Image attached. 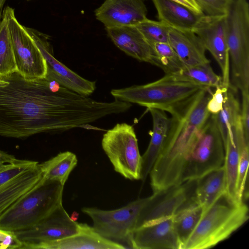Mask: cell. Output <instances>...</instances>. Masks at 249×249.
<instances>
[{
	"label": "cell",
	"instance_id": "6da1fadb",
	"mask_svg": "<svg viewBox=\"0 0 249 249\" xmlns=\"http://www.w3.org/2000/svg\"><path fill=\"white\" fill-rule=\"evenodd\" d=\"M0 86V135L24 139L79 127L121 111V105L98 101L47 77L29 80L18 72Z\"/></svg>",
	"mask_w": 249,
	"mask_h": 249
},
{
	"label": "cell",
	"instance_id": "7a4b0ae2",
	"mask_svg": "<svg viewBox=\"0 0 249 249\" xmlns=\"http://www.w3.org/2000/svg\"><path fill=\"white\" fill-rule=\"evenodd\" d=\"M211 89H202L171 115L164 144L149 173L153 192L181 183L201 130L211 114L207 108Z\"/></svg>",
	"mask_w": 249,
	"mask_h": 249
},
{
	"label": "cell",
	"instance_id": "3957f363",
	"mask_svg": "<svg viewBox=\"0 0 249 249\" xmlns=\"http://www.w3.org/2000/svg\"><path fill=\"white\" fill-rule=\"evenodd\" d=\"M206 88L209 87L184 80L174 74H165L154 82L113 89L110 93L116 100L172 115Z\"/></svg>",
	"mask_w": 249,
	"mask_h": 249
},
{
	"label": "cell",
	"instance_id": "277c9868",
	"mask_svg": "<svg viewBox=\"0 0 249 249\" xmlns=\"http://www.w3.org/2000/svg\"><path fill=\"white\" fill-rule=\"evenodd\" d=\"M249 208L222 195L205 211L182 249H205L230 237L248 220Z\"/></svg>",
	"mask_w": 249,
	"mask_h": 249
},
{
	"label": "cell",
	"instance_id": "5b68a950",
	"mask_svg": "<svg viewBox=\"0 0 249 249\" xmlns=\"http://www.w3.org/2000/svg\"><path fill=\"white\" fill-rule=\"evenodd\" d=\"M64 187L43 177L0 215V230L21 231L37 224L62 204Z\"/></svg>",
	"mask_w": 249,
	"mask_h": 249
},
{
	"label": "cell",
	"instance_id": "8992f818",
	"mask_svg": "<svg viewBox=\"0 0 249 249\" xmlns=\"http://www.w3.org/2000/svg\"><path fill=\"white\" fill-rule=\"evenodd\" d=\"M231 67L230 86L249 91V4L247 0H228L225 15Z\"/></svg>",
	"mask_w": 249,
	"mask_h": 249
},
{
	"label": "cell",
	"instance_id": "52a82bcc",
	"mask_svg": "<svg viewBox=\"0 0 249 249\" xmlns=\"http://www.w3.org/2000/svg\"><path fill=\"white\" fill-rule=\"evenodd\" d=\"M149 196L138 198L120 208L104 210L84 207L83 213L93 221L94 230L103 237L132 249V238L140 212Z\"/></svg>",
	"mask_w": 249,
	"mask_h": 249
},
{
	"label": "cell",
	"instance_id": "ba28073f",
	"mask_svg": "<svg viewBox=\"0 0 249 249\" xmlns=\"http://www.w3.org/2000/svg\"><path fill=\"white\" fill-rule=\"evenodd\" d=\"M101 144L116 172L130 180L141 179L142 156L132 125L116 124L104 134Z\"/></svg>",
	"mask_w": 249,
	"mask_h": 249
},
{
	"label": "cell",
	"instance_id": "9c48e42d",
	"mask_svg": "<svg viewBox=\"0 0 249 249\" xmlns=\"http://www.w3.org/2000/svg\"><path fill=\"white\" fill-rule=\"evenodd\" d=\"M3 12L11 37L18 72L29 80L46 78V61L25 27L17 19L14 9L6 6Z\"/></svg>",
	"mask_w": 249,
	"mask_h": 249
},
{
	"label": "cell",
	"instance_id": "30bf717a",
	"mask_svg": "<svg viewBox=\"0 0 249 249\" xmlns=\"http://www.w3.org/2000/svg\"><path fill=\"white\" fill-rule=\"evenodd\" d=\"M43 178L39 163L17 160L0 168V215Z\"/></svg>",
	"mask_w": 249,
	"mask_h": 249
},
{
	"label": "cell",
	"instance_id": "8fae6325",
	"mask_svg": "<svg viewBox=\"0 0 249 249\" xmlns=\"http://www.w3.org/2000/svg\"><path fill=\"white\" fill-rule=\"evenodd\" d=\"M196 180H188L153 192L140 212L136 229L145 224L174 215L195 197Z\"/></svg>",
	"mask_w": 249,
	"mask_h": 249
},
{
	"label": "cell",
	"instance_id": "7c38bea8",
	"mask_svg": "<svg viewBox=\"0 0 249 249\" xmlns=\"http://www.w3.org/2000/svg\"><path fill=\"white\" fill-rule=\"evenodd\" d=\"M79 229L80 224L69 216L61 204L33 227L14 232L22 243L20 249H26L32 245L67 238Z\"/></svg>",
	"mask_w": 249,
	"mask_h": 249
},
{
	"label": "cell",
	"instance_id": "4fadbf2b",
	"mask_svg": "<svg viewBox=\"0 0 249 249\" xmlns=\"http://www.w3.org/2000/svg\"><path fill=\"white\" fill-rule=\"evenodd\" d=\"M193 31L218 64L222 72L221 85L229 89L230 63L225 16L214 17L203 15Z\"/></svg>",
	"mask_w": 249,
	"mask_h": 249
},
{
	"label": "cell",
	"instance_id": "5bb4252c",
	"mask_svg": "<svg viewBox=\"0 0 249 249\" xmlns=\"http://www.w3.org/2000/svg\"><path fill=\"white\" fill-rule=\"evenodd\" d=\"M25 28L46 61L48 70L46 77L84 96H88L94 92L96 88L95 81L83 78L54 57L47 36L35 29Z\"/></svg>",
	"mask_w": 249,
	"mask_h": 249
},
{
	"label": "cell",
	"instance_id": "9a60e30c",
	"mask_svg": "<svg viewBox=\"0 0 249 249\" xmlns=\"http://www.w3.org/2000/svg\"><path fill=\"white\" fill-rule=\"evenodd\" d=\"M144 0H105L95 11L106 28L136 26L147 18Z\"/></svg>",
	"mask_w": 249,
	"mask_h": 249
},
{
	"label": "cell",
	"instance_id": "2e32d148",
	"mask_svg": "<svg viewBox=\"0 0 249 249\" xmlns=\"http://www.w3.org/2000/svg\"><path fill=\"white\" fill-rule=\"evenodd\" d=\"M174 216L164 217L136 229L132 234V249H180Z\"/></svg>",
	"mask_w": 249,
	"mask_h": 249
},
{
	"label": "cell",
	"instance_id": "e0dca14e",
	"mask_svg": "<svg viewBox=\"0 0 249 249\" xmlns=\"http://www.w3.org/2000/svg\"><path fill=\"white\" fill-rule=\"evenodd\" d=\"M106 31L114 44L126 54L140 61L156 65L151 45L136 26L106 28Z\"/></svg>",
	"mask_w": 249,
	"mask_h": 249
},
{
	"label": "cell",
	"instance_id": "ac0fdd59",
	"mask_svg": "<svg viewBox=\"0 0 249 249\" xmlns=\"http://www.w3.org/2000/svg\"><path fill=\"white\" fill-rule=\"evenodd\" d=\"M124 249L122 245L106 239L92 227L80 223L79 231L57 241L32 245L26 249Z\"/></svg>",
	"mask_w": 249,
	"mask_h": 249
},
{
	"label": "cell",
	"instance_id": "d6986e66",
	"mask_svg": "<svg viewBox=\"0 0 249 249\" xmlns=\"http://www.w3.org/2000/svg\"><path fill=\"white\" fill-rule=\"evenodd\" d=\"M249 145L245 138L241 121L228 130L224 143V167L226 178V194L232 200L239 202L236 196V179L240 153L245 145Z\"/></svg>",
	"mask_w": 249,
	"mask_h": 249
},
{
	"label": "cell",
	"instance_id": "ffe728a7",
	"mask_svg": "<svg viewBox=\"0 0 249 249\" xmlns=\"http://www.w3.org/2000/svg\"><path fill=\"white\" fill-rule=\"evenodd\" d=\"M152 118L153 129L151 139L144 153L142 156L141 179L144 181L160 155L166 139L171 119L166 112L148 108Z\"/></svg>",
	"mask_w": 249,
	"mask_h": 249
},
{
	"label": "cell",
	"instance_id": "44dd1931",
	"mask_svg": "<svg viewBox=\"0 0 249 249\" xmlns=\"http://www.w3.org/2000/svg\"><path fill=\"white\" fill-rule=\"evenodd\" d=\"M169 43L185 67L210 63L202 42L193 31L171 28Z\"/></svg>",
	"mask_w": 249,
	"mask_h": 249
},
{
	"label": "cell",
	"instance_id": "7402d4cb",
	"mask_svg": "<svg viewBox=\"0 0 249 249\" xmlns=\"http://www.w3.org/2000/svg\"><path fill=\"white\" fill-rule=\"evenodd\" d=\"M159 21L169 27L193 31L203 14H198L171 0H152Z\"/></svg>",
	"mask_w": 249,
	"mask_h": 249
},
{
	"label": "cell",
	"instance_id": "603a6c76",
	"mask_svg": "<svg viewBox=\"0 0 249 249\" xmlns=\"http://www.w3.org/2000/svg\"><path fill=\"white\" fill-rule=\"evenodd\" d=\"M224 165L204 175L196 180L195 198L204 212L226 192Z\"/></svg>",
	"mask_w": 249,
	"mask_h": 249
},
{
	"label": "cell",
	"instance_id": "cb8c5ba5",
	"mask_svg": "<svg viewBox=\"0 0 249 249\" xmlns=\"http://www.w3.org/2000/svg\"><path fill=\"white\" fill-rule=\"evenodd\" d=\"M203 212V208L195 200H192L185 204L175 214L174 225L180 249H182Z\"/></svg>",
	"mask_w": 249,
	"mask_h": 249
},
{
	"label": "cell",
	"instance_id": "d4e9b609",
	"mask_svg": "<svg viewBox=\"0 0 249 249\" xmlns=\"http://www.w3.org/2000/svg\"><path fill=\"white\" fill-rule=\"evenodd\" d=\"M77 163L76 156L70 151H65L39 165L44 178L58 181L64 186Z\"/></svg>",
	"mask_w": 249,
	"mask_h": 249
},
{
	"label": "cell",
	"instance_id": "484cf974",
	"mask_svg": "<svg viewBox=\"0 0 249 249\" xmlns=\"http://www.w3.org/2000/svg\"><path fill=\"white\" fill-rule=\"evenodd\" d=\"M236 91L230 87L226 93L222 110L217 114H212L222 137L224 146L228 130L241 120V104Z\"/></svg>",
	"mask_w": 249,
	"mask_h": 249
},
{
	"label": "cell",
	"instance_id": "4316f807",
	"mask_svg": "<svg viewBox=\"0 0 249 249\" xmlns=\"http://www.w3.org/2000/svg\"><path fill=\"white\" fill-rule=\"evenodd\" d=\"M1 9H0V78L18 72L6 17L3 11L1 12Z\"/></svg>",
	"mask_w": 249,
	"mask_h": 249
},
{
	"label": "cell",
	"instance_id": "83f0119b",
	"mask_svg": "<svg viewBox=\"0 0 249 249\" xmlns=\"http://www.w3.org/2000/svg\"><path fill=\"white\" fill-rule=\"evenodd\" d=\"M173 74L184 80L211 88H215L221 84V77L213 71L210 62L184 67Z\"/></svg>",
	"mask_w": 249,
	"mask_h": 249
},
{
	"label": "cell",
	"instance_id": "f1b7e54d",
	"mask_svg": "<svg viewBox=\"0 0 249 249\" xmlns=\"http://www.w3.org/2000/svg\"><path fill=\"white\" fill-rule=\"evenodd\" d=\"M153 49L156 66L161 69L165 74H175L185 66L168 42H158L151 44Z\"/></svg>",
	"mask_w": 249,
	"mask_h": 249
},
{
	"label": "cell",
	"instance_id": "f546056e",
	"mask_svg": "<svg viewBox=\"0 0 249 249\" xmlns=\"http://www.w3.org/2000/svg\"><path fill=\"white\" fill-rule=\"evenodd\" d=\"M136 26L151 45L158 42L169 43L170 27L162 22L146 18Z\"/></svg>",
	"mask_w": 249,
	"mask_h": 249
},
{
	"label": "cell",
	"instance_id": "4dcf8cb0",
	"mask_svg": "<svg viewBox=\"0 0 249 249\" xmlns=\"http://www.w3.org/2000/svg\"><path fill=\"white\" fill-rule=\"evenodd\" d=\"M249 163V145L244 146L241 150L236 179V196L239 202H243L245 196L246 180Z\"/></svg>",
	"mask_w": 249,
	"mask_h": 249
},
{
	"label": "cell",
	"instance_id": "1f68e13d",
	"mask_svg": "<svg viewBox=\"0 0 249 249\" xmlns=\"http://www.w3.org/2000/svg\"><path fill=\"white\" fill-rule=\"evenodd\" d=\"M204 15L223 16L226 14L228 0H195Z\"/></svg>",
	"mask_w": 249,
	"mask_h": 249
},
{
	"label": "cell",
	"instance_id": "d6a6232c",
	"mask_svg": "<svg viewBox=\"0 0 249 249\" xmlns=\"http://www.w3.org/2000/svg\"><path fill=\"white\" fill-rule=\"evenodd\" d=\"M215 89V91L214 93L213 92L207 105V110L211 114H217L222 110L225 95L229 89L221 85Z\"/></svg>",
	"mask_w": 249,
	"mask_h": 249
},
{
	"label": "cell",
	"instance_id": "836d02e7",
	"mask_svg": "<svg viewBox=\"0 0 249 249\" xmlns=\"http://www.w3.org/2000/svg\"><path fill=\"white\" fill-rule=\"evenodd\" d=\"M241 94V121L246 140L249 142V91Z\"/></svg>",
	"mask_w": 249,
	"mask_h": 249
},
{
	"label": "cell",
	"instance_id": "e575fe53",
	"mask_svg": "<svg viewBox=\"0 0 249 249\" xmlns=\"http://www.w3.org/2000/svg\"><path fill=\"white\" fill-rule=\"evenodd\" d=\"M21 246L14 231L0 230V249H19Z\"/></svg>",
	"mask_w": 249,
	"mask_h": 249
},
{
	"label": "cell",
	"instance_id": "d590c367",
	"mask_svg": "<svg viewBox=\"0 0 249 249\" xmlns=\"http://www.w3.org/2000/svg\"><path fill=\"white\" fill-rule=\"evenodd\" d=\"M178 3L192 11L198 13L203 14L195 0H171Z\"/></svg>",
	"mask_w": 249,
	"mask_h": 249
},
{
	"label": "cell",
	"instance_id": "8d00e7d4",
	"mask_svg": "<svg viewBox=\"0 0 249 249\" xmlns=\"http://www.w3.org/2000/svg\"><path fill=\"white\" fill-rule=\"evenodd\" d=\"M0 159L7 163H11L16 161L17 159L13 155L9 154L0 150Z\"/></svg>",
	"mask_w": 249,
	"mask_h": 249
},
{
	"label": "cell",
	"instance_id": "74e56055",
	"mask_svg": "<svg viewBox=\"0 0 249 249\" xmlns=\"http://www.w3.org/2000/svg\"><path fill=\"white\" fill-rule=\"evenodd\" d=\"M8 84V81L3 78H0V86H4Z\"/></svg>",
	"mask_w": 249,
	"mask_h": 249
},
{
	"label": "cell",
	"instance_id": "f35d334b",
	"mask_svg": "<svg viewBox=\"0 0 249 249\" xmlns=\"http://www.w3.org/2000/svg\"><path fill=\"white\" fill-rule=\"evenodd\" d=\"M5 163V161L0 159V168Z\"/></svg>",
	"mask_w": 249,
	"mask_h": 249
},
{
	"label": "cell",
	"instance_id": "ab89813d",
	"mask_svg": "<svg viewBox=\"0 0 249 249\" xmlns=\"http://www.w3.org/2000/svg\"><path fill=\"white\" fill-rule=\"evenodd\" d=\"M5 0H0V9L2 8V6L5 2Z\"/></svg>",
	"mask_w": 249,
	"mask_h": 249
},
{
	"label": "cell",
	"instance_id": "60d3db41",
	"mask_svg": "<svg viewBox=\"0 0 249 249\" xmlns=\"http://www.w3.org/2000/svg\"><path fill=\"white\" fill-rule=\"evenodd\" d=\"M0 168H1V167H0Z\"/></svg>",
	"mask_w": 249,
	"mask_h": 249
},
{
	"label": "cell",
	"instance_id": "b9f144b4",
	"mask_svg": "<svg viewBox=\"0 0 249 249\" xmlns=\"http://www.w3.org/2000/svg\"></svg>",
	"mask_w": 249,
	"mask_h": 249
}]
</instances>
